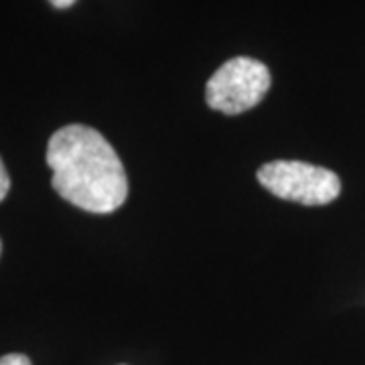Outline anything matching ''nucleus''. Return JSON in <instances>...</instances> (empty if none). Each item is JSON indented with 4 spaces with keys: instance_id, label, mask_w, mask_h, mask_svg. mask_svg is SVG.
<instances>
[{
    "instance_id": "nucleus-7",
    "label": "nucleus",
    "mask_w": 365,
    "mask_h": 365,
    "mask_svg": "<svg viewBox=\"0 0 365 365\" xmlns=\"http://www.w3.org/2000/svg\"><path fill=\"white\" fill-rule=\"evenodd\" d=\"M0 252H2V244H0Z\"/></svg>"
},
{
    "instance_id": "nucleus-2",
    "label": "nucleus",
    "mask_w": 365,
    "mask_h": 365,
    "mask_svg": "<svg viewBox=\"0 0 365 365\" xmlns=\"http://www.w3.org/2000/svg\"><path fill=\"white\" fill-rule=\"evenodd\" d=\"M258 181L272 195L300 205H327L341 193L337 173L300 160H272L258 169Z\"/></svg>"
},
{
    "instance_id": "nucleus-5",
    "label": "nucleus",
    "mask_w": 365,
    "mask_h": 365,
    "mask_svg": "<svg viewBox=\"0 0 365 365\" xmlns=\"http://www.w3.org/2000/svg\"><path fill=\"white\" fill-rule=\"evenodd\" d=\"M9 189H11V177H9V173L4 169V163H2V158H0V201L6 197Z\"/></svg>"
},
{
    "instance_id": "nucleus-3",
    "label": "nucleus",
    "mask_w": 365,
    "mask_h": 365,
    "mask_svg": "<svg viewBox=\"0 0 365 365\" xmlns=\"http://www.w3.org/2000/svg\"><path fill=\"white\" fill-rule=\"evenodd\" d=\"M270 71L258 59L234 57L207 81L205 100L215 112L235 116L260 104L270 90Z\"/></svg>"
},
{
    "instance_id": "nucleus-4",
    "label": "nucleus",
    "mask_w": 365,
    "mask_h": 365,
    "mask_svg": "<svg viewBox=\"0 0 365 365\" xmlns=\"http://www.w3.org/2000/svg\"><path fill=\"white\" fill-rule=\"evenodd\" d=\"M0 365H31V359L21 353H11V355L0 357Z\"/></svg>"
},
{
    "instance_id": "nucleus-6",
    "label": "nucleus",
    "mask_w": 365,
    "mask_h": 365,
    "mask_svg": "<svg viewBox=\"0 0 365 365\" xmlns=\"http://www.w3.org/2000/svg\"><path fill=\"white\" fill-rule=\"evenodd\" d=\"M49 2H51L55 9H69V6H73L78 0H49Z\"/></svg>"
},
{
    "instance_id": "nucleus-1",
    "label": "nucleus",
    "mask_w": 365,
    "mask_h": 365,
    "mask_svg": "<svg viewBox=\"0 0 365 365\" xmlns=\"http://www.w3.org/2000/svg\"><path fill=\"white\" fill-rule=\"evenodd\" d=\"M53 189L76 207L112 213L128 197V177L114 146L98 130L69 124L47 144Z\"/></svg>"
}]
</instances>
